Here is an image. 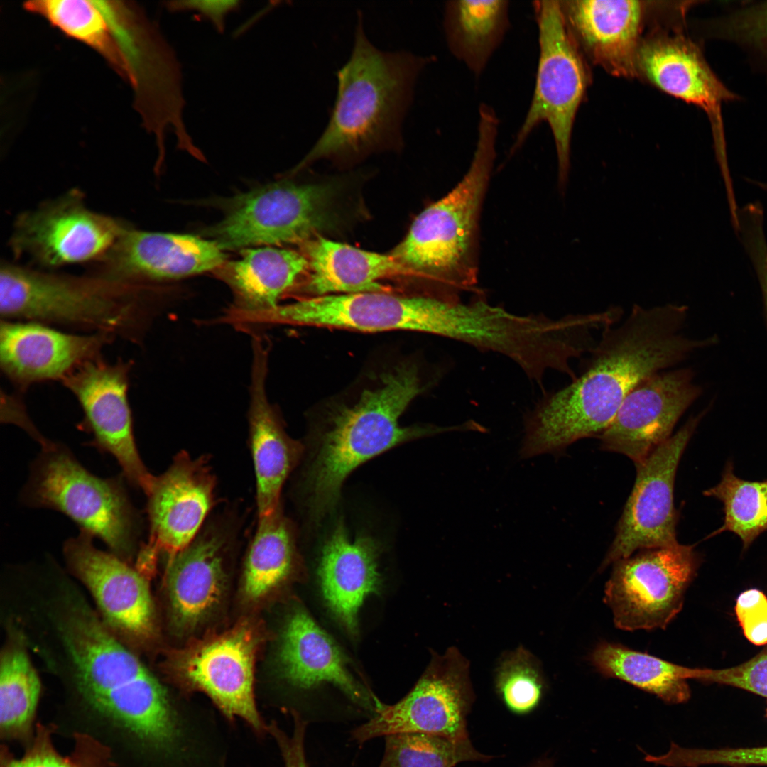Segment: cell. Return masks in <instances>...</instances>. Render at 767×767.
<instances>
[{"instance_id":"27","label":"cell","mask_w":767,"mask_h":767,"mask_svg":"<svg viewBox=\"0 0 767 767\" xmlns=\"http://www.w3.org/2000/svg\"><path fill=\"white\" fill-rule=\"evenodd\" d=\"M308 266L307 258L292 250L265 246L243 251L239 259L218 268L236 299L224 319L229 322L277 307Z\"/></svg>"},{"instance_id":"38","label":"cell","mask_w":767,"mask_h":767,"mask_svg":"<svg viewBox=\"0 0 767 767\" xmlns=\"http://www.w3.org/2000/svg\"><path fill=\"white\" fill-rule=\"evenodd\" d=\"M741 688L767 697V648L750 660L723 669L694 668V678Z\"/></svg>"},{"instance_id":"31","label":"cell","mask_w":767,"mask_h":767,"mask_svg":"<svg viewBox=\"0 0 767 767\" xmlns=\"http://www.w3.org/2000/svg\"><path fill=\"white\" fill-rule=\"evenodd\" d=\"M296 558L295 536L281 507L272 514L258 518L249 545L244 572L246 596L258 599L285 580Z\"/></svg>"},{"instance_id":"3","label":"cell","mask_w":767,"mask_h":767,"mask_svg":"<svg viewBox=\"0 0 767 767\" xmlns=\"http://www.w3.org/2000/svg\"><path fill=\"white\" fill-rule=\"evenodd\" d=\"M499 119L483 103L472 163L462 180L425 209L391 256L414 276L432 281L447 298L460 299L478 280V234L494 162Z\"/></svg>"},{"instance_id":"24","label":"cell","mask_w":767,"mask_h":767,"mask_svg":"<svg viewBox=\"0 0 767 767\" xmlns=\"http://www.w3.org/2000/svg\"><path fill=\"white\" fill-rule=\"evenodd\" d=\"M560 5L572 37L594 63L616 76H636L644 1L568 0Z\"/></svg>"},{"instance_id":"12","label":"cell","mask_w":767,"mask_h":767,"mask_svg":"<svg viewBox=\"0 0 767 767\" xmlns=\"http://www.w3.org/2000/svg\"><path fill=\"white\" fill-rule=\"evenodd\" d=\"M127 225L90 210L73 190L26 212L16 221L11 239L18 256L55 268L104 259Z\"/></svg>"},{"instance_id":"30","label":"cell","mask_w":767,"mask_h":767,"mask_svg":"<svg viewBox=\"0 0 767 767\" xmlns=\"http://www.w3.org/2000/svg\"><path fill=\"white\" fill-rule=\"evenodd\" d=\"M591 660L603 675L621 680L666 703H683L690 698L687 682L693 678V668L606 642L596 647Z\"/></svg>"},{"instance_id":"10","label":"cell","mask_w":767,"mask_h":767,"mask_svg":"<svg viewBox=\"0 0 767 767\" xmlns=\"http://www.w3.org/2000/svg\"><path fill=\"white\" fill-rule=\"evenodd\" d=\"M699 565L694 546L678 542L614 562L604 600L615 626L624 631L665 629L680 611Z\"/></svg>"},{"instance_id":"13","label":"cell","mask_w":767,"mask_h":767,"mask_svg":"<svg viewBox=\"0 0 767 767\" xmlns=\"http://www.w3.org/2000/svg\"><path fill=\"white\" fill-rule=\"evenodd\" d=\"M703 411L658 445L636 465V481L616 527V535L602 567L629 557L636 551L678 543V514L673 489L680 459Z\"/></svg>"},{"instance_id":"29","label":"cell","mask_w":767,"mask_h":767,"mask_svg":"<svg viewBox=\"0 0 767 767\" xmlns=\"http://www.w3.org/2000/svg\"><path fill=\"white\" fill-rule=\"evenodd\" d=\"M507 0L446 2L444 31L452 54L476 76L482 73L509 26Z\"/></svg>"},{"instance_id":"4","label":"cell","mask_w":767,"mask_h":767,"mask_svg":"<svg viewBox=\"0 0 767 767\" xmlns=\"http://www.w3.org/2000/svg\"><path fill=\"white\" fill-rule=\"evenodd\" d=\"M425 386L415 364H402L384 374L377 387L363 391L355 404L334 414L306 479L308 506L315 517L334 507L344 480L369 459L416 438L472 430L469 421L449 427L401 426L402 413Z\"/></svg>"},{"instance_id":"11","label":"cell","mask_w":767,"mask_h":767,"mask_svg":"<svg viewBox=\"0 0 767 767\" xmlns=\"http://www.w3.org/2000/svg\"><path fill=\"white\" fill-rule=\"evenodd\" d=\"M467 660L456 648L435 657L410 692L387 705L376 700V714L353 731L360 743L396 733L418 732L468 739L467 717L474 700Z\"/></svg>"},{"instance_id":"32","label":"cell","mask_w":767,"mask_h":767,"mask_svg":"<svg viewBox=\"0 0 767 767\" xmlns=\"http://www.w3.org/2000/svg\"><path fill=\"white\" fill-rule=\"evenodd\" d=\"M5 628L0 656V727L6 734L26 731L35 714L41 682L21 637Z\"/></svg>"},{"instance_id":"34","label":"cell","mask_w":767,"mask_h":767,"mask_svg":"<svg viewBox=\"0 0 767 767\" xmlns=\"http://www.w3.org/2000/svg\"><path fill=\"white\" fill-rule=\"evenodd\" d=\"M704 494L724 506V523L715 533L733 532L741 540L744 550L767 531V480L741 479L735 475L732 462L728 461L720 482Z\"/></svg>"},{"instance_id":"39","label":"cell","mask_w":767,"mask_h":767,"mask_svg":"<svg viewBox=\"0 0 767 767\" xmlns=\"http://www.w3.org/2000/svg\"><path fill=\"white\" fill-rule=\"evenodd\" d=\"M735 612L745 637L757 646L767 644V597L751 589L736 599Z\"/></svg>"},{"instance_id":"5","label":"cell","mask_w":767,"mask_h":767,"mask_svg":"<svg viewBox=\"0 0 767 767\" xmlns=\"http://www.w3.org/2000/svg\"><path fill=\"white\" fill-rule=\"evenodd\" d=\"M139 287L103 276H75L9 263L0 270V312L23 319L128 334L138 321Z\"/></svg>"},{"instance_id":"18","label":"cell","mask_w":767,"mask_h":767,"mask_svg":"<svg viewBox=\"0 0 767 767\" xmlns=\"http://www.w3.org/2000/svg\"><path fill=\"white\" fill-rule=\"evenodd\" d=\"M217 478L209 459L181 450L148 493L149 543L169 559L197 535L216 504Z\"/></svg>"},{"instance_id":"7","label":"cell","mask_w":767,"mask_h":767,"mask_svg":"<svg viewBox=\"0 0 767 767\" xmlns=\"http://www.w3.org/2000/svg\"><path fill=\"white\" fill-rule=\"evenodd\" d=\"M24 497L34 506L64 513L123 560L133 559L137 520L124 489L113 479L89 472L67 450L52 443L43 448Z\"/></svg>"},{"instance_id":"25","label":"cell","mask_w":767,"mask_h":767,"mask_svg":"<svg viewBox=\"0 0 767 767\" xmlns=\"http://www.w3.org/2000/svg\"><path fill=\"white\" fill-rule=\"evenodd\" d=\"M379 546L369 535L351 538L341 523L325 540L318 575L324 599L352 634L358 630V612L365 598L380 589Z\"/></svg>"},{"instance_id":"33","label":"cell","mask_w":767,"mask_h":767,"mask_svg":"<svg viewBox=\"0 0 767 767\" xmlns=\"http://www.w3.org/2000/svg\"><path fill=\"white\" fill-rule=\"evenodd\" d=\"M67 36L91 47L121 75L123 64L109 25L93 1L36 0L24 4Z\"/></svg>"},{"instance_id":"40","label":"cell","mask_w":767,"mask_h":767,"mask_svg":"<svg viewBox=\"0 0 767 767\" xmlns=\"http://www.w3.org/2000/svg\"><path fill=\"white\" fill-rule=\"evenodd\" d=\"M739 236L756 273L767 315V240L763 222L758 219L746 221Z\"/></svg>"},{"instance_id":"44","label":"cell","mask_w":767,"mask_h":767,"mask_svg":"<svg viewBox=\"0 0 767 767\" xmlns=\"http://www.w3.org/2000/svg\"><path fill=\"white\" fill-rule=\"evenodd\" d=\"M529 767H553V763L550 759L545 758L535 762Z\"/></svg>"},{"instance_id":"14","label":"cell","mask_w":767,"mask_h":767,"mask_svg":"<svg viewBox=\"0 0 767 767\" xmlns=\"http://www.w3.org/2000/svg\"><path fill=\"white\" fill-rule=\"evenodd\" d=\"M92 537L82 531L65 543L68 570L87 591L104 623L136 652L156 633L146 576L114 553L96 548Z\"/></svg>"},{"instance_id":"20","label":"cell","mask_w":767,"mask_h":767,"mask_svg":"<svg viewBox=\"0 0 767 767\" xmlns=\"http://www.w3.org/2000/svg\"><path fill=\"white\" fill-rule=\"evenodd\" d=\"M239 521L229 513L207 520L195 538L169 559L168 596L175 623L196 625L219 600L226 560L239 539Z\"/></svg>"},{"instance_id":"35","label":"cell","mask_w":767,"mask_h":767,"mask_svg":"<svg viewBox=\"0 0 767 767\" xmlns=\"http://www.w3.org/2000/svg\"><path fill=\"white\" fill-rule=\"evenodd\" d=\"M493 757L478 751L469 739L418 732L386 736L385 753L379 767H455L465 761H488Z\"/></svg>"},{"instance_id":"43","label":"cell","mask_w":767,"mask_h":767,"mask_svg":"<svg viewBox=\"0 0 767 767\" xmlns=\"http://www.w3.org/2000/svg\"><path fill=\"white\" fill-rule=\"evenodd\" d=\"M6 767H80L58 755L50 746L38 744L21 759L11 761Z\"/></svg>"},{"instance_id":"28","label":"cell","mask_w":767,"mask_h":767,"mask_svg":"<svg viewBox=\"0 0 767 767\" xmlns=\"http://www.w3.org/2000/svg\"><path fill=\"white\" fill-rule=\"evenodd\" d=\"M309 289L318 295L381 292L380 281L412 272L391 255L361 250L322 236L309 240Z\"/></svg>"},{"instance_id":"41","label":"cell","mask_w":767,"mask_h":767,"mask_svg":"<svg viewBox=\"0 0 767 767\" xmlns=\"http://www.w3.org/2000/svg\"><path fill=\"white\" fill-rule=\"evenodd\" d=\"M242 1L236 0H176L164 3L172 13L195 12L199 17L210 22L215 30L222 33L227 16L239 10Z\"/></svg>"},{"instance_id":"15","label":"cell","mask_w":767,"mask_h":767,"mask_svg":"<svg viewBox=\"0 0 767 767\" xmlns=\"http://www.w3.org/2000/svg\"><path fill=\"white\" fill-rule=\"evenodd\" d=\"M636 76L660 90L692 104L707 114L722 176H730L722 109L740 97L717 76L700 46L681 34H655L641 40Z\"/></svg>"},{"instance_id":"16","label":"cell","mask_w":767,"mask_h":767,"mask_svg":"<svg viewBox=\"0 0 767 767\" xmlns=\"http://www.w3.org/2000/svg\"><path fill=\"white\" fill-rule=\"evenodd\" d=\"M701 393L687 368L658 372L626 397L600 435L603 450L627 456L638 465L668 440L680 417Z\"/></svg>"},{"instance_id":"21","label":"cell","mask_w":767,"mask_h":767,"mask_svg":"<svg viewBox=\"0 0 767 767\" xmlns=\"http://www.w3.org/2000/svg\"><path fill=\"white\" fill-rule=\"evenodd\" d=\"M225 255L214 241L188 234L151 232L127 226L101 261L99 276L141 286L219 268Z\"/></svg>"},{"instance_id":"2","label":"cell","mask_w":767,"mask_h":767,"mask_svg":"<svg viewBox=\"0 0 767 767\" xmlns=\"http://www.w3.org/2000/svg\"><path fill=\"white\" fill-rule=\"evenodd\" d=\"M432 59L378 48L366 36L359 12L351 55L337 72L329 121L298 168L398 146L417 79Z\"/></svg>"},{"instance_id":"17","label":"cell","mask_w":767,"mask_h":767,"mask_svg":"<svg viewBox=\"0 0 767 767\" xmlns=\"http://www.w3.org/2000/svg\"><path fill=\"white\" fill-rule=\"evenodd\" d=\"M129 366L96 357L62 380L80 403L97 445L116 458L128 480L146 494L154 476L143 464L134 440L127 398Z\"/></svg>"},{"instance_id":"45","label":"cell","mask_w":767,"mask_h":767,"mask_svg":"<svg viewBox=\"0 0 767 767\" xmlns=\"http://www.w3.org/2000/svg\"><path fill=\"white\" fill-rule=\"evenodd\" d=\"M751 183H754L758 187L767 192V183L761 181H751Z\"/></svg>"},{"instance_id":"8","label":"cell","mask_w":767,"mask_h":767,"mask_svg":"<svg viewBox=\"0 0 767 767\" xmlns=\"http://www.w3.org/2000/svg\"><path fill=\"white\" fill-rule=\"evenodd\" d=\"M539 58L531 105L512 151L540 123L549 125L558 164V188L564 195L569 178L572 131L589 81L588 70L564 18L560 1H537Z\"/></svg>"},{"instance_id":"23","label":"cell","mask_w":767,"mask_h":767,"mask_svg":"<svg viewBox=\"0 0 767 767\" xmlns=\"http://www.w3.org/2000/svg\"><path fill=\"white\" fill-rule=\"evenodd\" d=\"M249 408V443L256 480L258 518L281 507L283 484L301 454L298 443L290 438L267 398V346L254 336Z\"/></svg>"},{"instance_id":"6","label":"cell","mask_w":767,"mask_h":767,"mask_svg":"<svg viewBox=\"0 0 767 767\" xmlns=\"http://www.w3.org/2000/svg\"><path fill=\"white\" fill-rule=\"evenodd\" d=\"M94 3L109 25L143 124L155 136L158 161L168 132L175 136L178 148L202 158L185 123L182 65L173 48L138 8L118 1Z\"/></svg>"},{"instance_id":"36","label":"cell","mask_w":767,"mask_h":767,"mask_svg":"<svg viewBox=\"0 0 767 767\" xmlns=\"http://www.w3.org/2000/svg\"><path fill=\"white\" fill-rule=\"evenodd\" d=\"M495 687L507 709L516 714H526L540 704L544 680L538 660L520 646L501 659L496 671Z\"/></svg>"},{"instance_id":"9","label":"cell","mask_w":767,"mask_h":767,"mask_svg":"<svg viewBox=\"0 0 767 767\" xmlns=\"http://www.w3.org/2000/svg\"><path fill=\"white\" fill-rule=\"evenodd\" d=\"M330 184L268 185L237 197L210 231L222 249L307 241L338 222Z\"/></svg>"},{"instance_id":"42","label":"cell","mask_w":767,"mask_h":767,"mask_svg":"<svg viewBox=\"0 0 767 767\" xmlns=\"http://www.w3.org/2000/svg\"><path fill=\"white\" fill-rule=\"evenodd\" d=\"M294 729L288 736L276 724L268 727L280 749L285 767H308L304 751V736L306 722L297 714H294Z\"/></svg>"},{"instance_id":"1","label":"cell","mask_w":767,"mask_h":767,"mask_svg":"<svg viewBox=\"0 0 767 767\" xmlns=\"http://www.w3.org/2000/svg\"><path fill=\"white\" fill-rule=\"evenodd\" d=\"M687 317L685 305L636 304L622 323L604 328L582 373L525 415L521 457L557 455L578 440L599 437L640 383L710 344L712 338L682 333Z\"/></svg>"},{"instance_id":"37","label":"cell","mask_w":767,"mask_h":767,"mask_svg":"<svg viewBox=\"0 0 767 767\" xmlns=\"http://www.w3.org/2000/svg\"><path fill=\"white\" fill-rule=\"evenodd\" d=\"M707 24L709 36L738 45L767 73V1L741 2Z\"/></svg>"},{"instance_id":"26","label":"cell","mask_w":767,"mask_h":767,"mask_svg":"<svg viewBox=\"0 0 767 767\" xmlns=\"http://www.w3.org/2000/svg\"><path fill=\"white\" fill-rule=\"evenodd\" d=\"M278 656L284 677L294 686L310 689L331 683L352 700L370 705L367 692L350 673L339 647L305 610L297 609L288 619Z\"/></svg>"},{"instance_id":"19","label":"cell","mask_w":767,"mask_h":767,"mask_svg":"<svg viewBox=\"0 0 767 767\" xmlns=\"http://www.w3.org/2000/svg\"><path fill=\"white\" fill-rule=\"evenodd\" d=\"M256 643L250 625H239L186 653L179 663V670L226 717H239L261 733L266 727L256 706L253 685Z\"/></svg>"},{"instance_id":"22","label":"cell","mask_w":767,"mask_h":767,"mask_svg":"<svg viewBox=\"0 0 767 767\" xmlns=\"http://www.w3.org/2000/svg\"><path fill=\"white\" fill-rule=\"evenodd\" d=\"M111 334L65 333L43 323L2 320L0 364L5 374L21 386L63 379L87 360L97 357Z\"/></svg>"}]
</instances>
